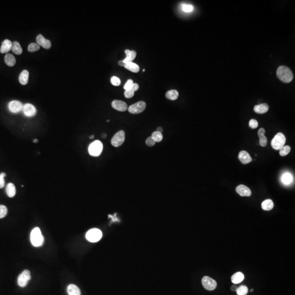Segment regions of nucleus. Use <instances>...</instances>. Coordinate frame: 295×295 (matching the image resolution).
<instances>
[{"instance_id":"obj_1","label":"nucleus","mask_w":295,"mask_h":295,"mask_svg":"<svg viewBox=\"0 0 295 295\" xmlns=\"http://www.w3.org/2000/svg\"><path fill=\"white\" fill-rule=\"evenodd\" d=\"M276 75L281 81L286 83L291 82L293 78L292 72L289 68L285 66L279 67L276 71Z\"/></svg>"},{"instance_id":"obj_2","label":"nucleus","mask_w":295,"mask_h":295,"mask_svg":"<svg viewBox=\"0 0 295 295\" xmlns=\"http://www.w3.org/2000/svg\"><path fill=\"white\" fill-rule=\"evenodd\" d=\"M31 241L32 244L35 247H40L43 244L44 242V237L39 228H35L32 231L31 233Z\"/></svg>"},{"instance_id":"obj_3","label":"nucleus","mask_w":295,"mask_h":295,"mask_svg":"<svg viewBox=\"0 0 295 295\" xmlns=\"http://www.w3.org/2000/svg\"><path fill=\"white\" fill-rule=\"evenodd\" d=\"M286 138L282 133H278L271 141L272 147L275 150H279L284 146Z\"/></svg>"},{"instance_id":"obj_4","label":"nucleus","mask_w":295,"mask_h":295,"mask_svg":"<svg viewBox=\"0 0 295 295\" xmlns=\"http://www.w3.org/2000/svg\"><path fill=\"white\" fill-rule=\"evenodd\" d=\"M103 150V144L99 141H95L88 147V153L91 156H98L101 154Z\"/></svg>"},{"instance_id":"obj_5","label":"nucleus","mask_w":295,"mask_h":295,"mask_svg":"<svg viewBox=\"0 0 295 295\" xmlns=\"http://www.w3.org/2000/svg\"><path fill=\"white\" fill-rule=\"evenodd\" d=\"M102 237V233L101 230L97 228H93L89 230L86 234V238L90 242H97L99 241Z\"/></svg>"},{"instance_id":"obj_6","label":"nucleus","mask_w":295,"mask_h":295,"mask_svg":"<svg viewBox=\"0 0 295 295\" xmlns=\"http://www.w3.org/2000/svg\"><path fill=\"white\" fill-rule=\"evenodd\" d=\"M125 139V134L124 131L120 130L116 133L115 135L112 138L111 140V144L115 147H118L121 146L124 142Z\"/></svg>"},{"instance_id":"obj_7","label":"nucleus","mask_w":295,"mask_h":295,"mask_svg":"<svg viewBox=\"0 0 295 295\" xmlns=\"http://www.w3.org/2000/svg\"><path fill=\"white\" fill-rule=\"evenodd\" d=\"M146 108V103L143 101L138 102L128 108V110L132 114H139L143 112Z\"/></svg>"},{"instance_id":"obj_8","label":"nucleus","mask_w":295,"mask_h":295,"mask_svg":"<svg viewBox=\"0 0 295 295\" xmlns=\"http://www.w3.org/2000/svg\"><path fill=\"white\" fill-rule=\"evenodd\" d=\"M203 287L207 290L212 291L215 290L217 286V283L215 280L208 276H205L202 279Z\"/></svg>"},{"instance_id":"obj_9","label":"nucleus","mask_w":295,"mask_h":295,"mask_svg":"<svg viewBox=\"0 0 295 295\" xmlns=\"http://www.w3.org/2000/svg\"><path fill=\"white\" fill-rule=\"evenodd\" d=\"M31 279V274L29 271L25 270L22 273L19 275L18 279V283L20 287H24L28 284V282Z\"/></svg>"},{"instance_id":"obj_10","label":"nucleus","mask_w":295,"mask_h":295,"mask_svg":"<svg viewBox=\"0 0 295 295\" xmlns=\"http://www.w3.org/2000/svg\"><path fill=\"white\" fill-rule=\"evenodd\" d=\"M23 111L24 114L28 117L34 116L36 115V113H37L36 108L35 107L34 105L30 103H26L23 105Z\"/></svg>"},{"instance_id":"obj_11","label":"nucleus","mask_w":295,"mask_h":295,"mask_svg":"<svg viewBox=\"0 0 295 295\" xmlns=\"http://www.w3.org/2000/svg\"><path fill=\"white\" fill-rule=\"evenodd\" d=\"M8 108L12 113H18L23 110V105L18 101H12L9 103Z\"/></svg>"},{"instance_id":"obj_12","label":"nucleus","mask_w":295,"mask_h":295,"mask_svg":"<svg viewBox=\"0 0 295 295\" xmlns=\"http://www.w3.org/2000/svg\"><path fill=\"white\" fill-rule=\"evenodd\" d=\"M112 107L120 112H125L128 110L126 103L121 100H114L112 102Z\"/></svg>"},{"instance_id":"obj_13","label":"nucleus","mask_w":295,"mask_h":295,"mask_svg":"<svg viewBox=\"0 0 295 295\" xmlns=\"http://www.w3.org/2000/svg\"><path fill=\"white\" fill-rule=\"evenodd\" d=\"M36 40H37V44L40 46H42L43 48L49 49L51 48V41L48 40L46 39L40 34L38 35V36H37Z\"/></svg>"},{"instance_id":"obj_14","label":"nucleus","mask_w":295,"mask_h":295,"mask_svg":"<svg viewBox=\"0 0 295 295\" xmlns=\"http://www.w3.org/2000/svg\"><path fill=\"white\" fill-rule=\"evenodd\" d=\"M236 192L238 193L240 196H247L249 197L251 195V191L249 188L244 185H239L236 189Z\"/></svg>"},{"instance_id":"obj_15","label":"nucleus","mask_w":295,"mask_h":295,"mask_svg":"<svg viewBox=\"0 0 295 295\" xmlns=\"http://www.w3.org/2000/svg\"><path fill=\"white\" fill-rule=\"evenodd\" d=\"M238 158L243 164H248L251 162L252 158L249 153L246 151H241L238 155Z\"/></svg>"},{"instance_id":"obj_16","label":"nucleus","mask_w":295,"mask_h":295,"mask_svg":"<svg viewBox=\"0 0 295 295\" xmlns=\"http://www.w3.org/2000/svg\"><path fill=\"white\" fill-rule=\"evenodd\" d=\"M125 53L126 54V57L123 60V62L125 63L132 62L133 60L136 57L137 55V53L135 51H130L129 49L125 50Z\"/></svg>"},{"instance_id":"obj_17","label":"nucleus","mask_w":295,"mask_h":295,"mask_svg":"<svg viewBox=\"0 0 295 295\" xmlns=\"http://www.w3.org/2000/svg\"><path fill=\"white\" fill-rule=\"evenodd\" d=\"M12 46V43L11 40H5L2 42V45L0 48V52L1 53H6L11 51Z\"/></svg>"},{"instance_id":"obj_18","label":"nucleus","mask_w":295,"mask_h":295,"mask_svg":"<svg viewBox=\"0 0 295 295\" xmlns=\"http://www.w3.org/2000/svg\"><path fill=\"white\" fill-rule=\"evenodd\" d=\"M269 110V107L266 103H262L259 105H255L254 110L258 114H264Z\"/></svg>"},{"instance_id":"obj_19","label":"nucleus","mask_w":295,"mask_h":295,"mask_svg":"<svg viewBox=\"0 0 295 295\" xmlns=\"http://www.w3.org/2000/svg\"><path fill=\"white\" fill-rule=\"evenodd\" d=\"M244 279V276L242 272H237L231 276V281L234 284L242 282Z\"/></svg>"},{"instance_id":"obj_20","label":"nucleus","mask_w":295,"mask_h":295,"mask_svg":"<svg viewBox=\"0 0 295 295\" xmlns=\"http://www.w3.org/2000/svg\"><path fill=\"white\" fill-rule=\"evenodd\" d=\"M29 73L27 70L23 71L19 76V80L20 83L24 85L27 84L29 80Z\"/></svg>"},{"instance_id":"obj_21","label":"nucleus","mask_w":295,"mask_h":295,"mask_svg":"<svg viewBox=\"0 0 295 295\" xmlns=\"http://www.w3.org/2000/svg\"><path fill=\"white\" fill-rule=\"evenodd\" d=\"M67 292L69 295H81L80 289L76 285H69L67 287Z\"/></svg>"},{"instance_id":"obj_22","label":"nucleus","mask_w":295,"mask_h":295,"mask_svg":"<svg viewBox=\"0 0 295 295\" xmlns=\"http://www.w3.org/2000/svg\"><path fill=\"white\" fill-rule=\"evenodd\" d=\"M124 67L133 73H138L139 71V66L133 62L125 63Z\"/></svg>"},{"instance_id":"obj_23","label":"nucleus","mask_w":295,"mask_h":295,"mask_svg":"<svg viewBox=\"0 0 295 295\" xmlns=\"http://www.w3.org/2000/svg\"><path fill=\"white\" fill-rule=\"evenodd\" d=\"M281 179H282V183L287 185L292 183V181L293 180V177L291 173L287 172L282 174Z\"/></svg>"},{"instance_id":"obj_24","label":"nucleus","mask_w":295,"mask_h":295,"mask_svg":"<svg viewBox=\"0 0 295 295\" xmlns=\"http://www.w3.org/2000/svg\"><path fill=\"white\" fill-rule=\"evenodd\" d=\"M4 61L7 65L8 66H13L16 63V60L14 56L11 54H7L4 56Z\"/></svg>"},{"instance_id":"obj_25","label":"nucleus","mask_w":295,"mask_h":295,"mask_svg":"<svg viewBox=\"0 0 295 295\" xmlns=\"http://www.w3.org/2000/svg\"><path fill=\"white\" fill-rule=\"evenodd\" d=\"M261 207L265 211H270L274 207V203L270 199L266 200L262 203Z\"/></svg>"},{"instance_id":"obj_26","label":"nucleus","mask_w":295,"mask_h":295,"mask_svg":"<svg viewBox=\"0 0 295 295\" xmlns=\"http://www.w3.org/2000/svg\"><path fill=\"white\" fill-rule=\"evenodd\" d=\"M6 193L9 197H13L15 195L16 189L13 184L9 183L7 185Z\"/></svg>"},{"instance_id":"obj_27","label":"nucleus","mask_w":295,"mask_h":295,"mask_svg":"<svg viewBox=\"0 0 295 295\" xmlns=\"http://www.w3.org/2000/svg\"><path fill=\"white\" fill-rule=\"evenodd\" d=\"M12 51L13 53L17 55H20L23 52V49L20 44H19V43L17 41H15L12 43Z\"/></svg>"},{"instance_id":"obj_28","label":"nucleus","mask_w":295,"mask_h":295,"mask_svg":"<svg viewBox=\"0 0 295 295\" xmlns=\"http://www.w3.org/2000/svg\"><path fill=\"white\" fill-rule=\"evenodd\" d=\"M179 96V93L175 90L168 91L166 94V97L171 100H175Z\"/></svg>"},{"instance_id":"obj_29","label":"nucleus","mask_w":295,"mask_h":295,"mask_svg":"<svg viewBox=\"0 0 295 295\" xmlns=\"http://www.w3.org/2000/svg\"><path fill=\"white\" fill-rule=\"evenodd\" d=\"M180 8L181 11L185 13H190L194 11V6L190 4L187 3H181L180 4Z\"/></svg>"},{"instance_id":"obj_30","label":"nucleus","mask_w":295,"mask_h":295,"mask_svg":"<svg viewBox=\"0 0 295 295\" xmlns=\"http://www.w3.org/2000/svg\"><path fill=\"white\" fill-rule=\"evenodd\" d=\"M236 292L238 295H246L248 292V289L246 286L242 285L237 288Z\"/></svg>"},{"instance_id":"obj_31","label":"nucleus","mask_w":295,"mask_h":295,"mask_svg":"<svg viewBox=\"0 0 295 295\" xmlns=\"http://www.w3.org/2000/svg\"><path fill=\"white\" fill-rule=\"evenodd\" d=\"M152 138L155 142H160L162 140L163 136L162 133L158 132V131H155L152 133Z\"/></svg>"},{"instance_id":"obj_32","label":"nucleus","mask_w":295,"mask_h":295,"mask_svg":"<svg viewBox=\"0 0 295 295\" xmlns=\"http://www.w3.org/2000/svg\"><path fill=\"white\" fill-rule=\"evenodd\" d=\"M291 151V148L290 146H284L279 150V154L280 156H285L290 153Z\"/></svg>"},{"instance_id":"obj_33","label":"nucleus","mask_w":295,"mask_h":295,"mask_svg":"<svg viewBox=\"0 0 295 295\" xmlns=\"http://www.w3.org/2000/svg\"><path fill=\"white\" fill-rule=\"evenodd\" d=\"M40 49V46L37 43H32L29 44L28 46V51L30 52H35L38 51Z\"/></svg>"},{"instance_id":"obj_34","label":"nucleus","mask_w":295,"mask_h":295,"mask_svg":"<svg viewBox=\"0 0 295 295\" xmlns=\"http://www.w3.org/2000/svg\"><path fill=\"white\" fill-rule=\"evenodd\" d=\"M8 210L4 205H0V219L5 217L7 214Z\"/></svg>"},{"instance_id":"obj_35","label":"nucleus","mask_w":295,"mask_h":295,"mask_svg":"<svg viewBox=\"0 0 295 295\" xmlns=\"http://www.w3.org/2000/svg\"><path fill=\"white\" fill-rule=\"evenodd\" d=\"M110 82H111L113 85L116 87V86H119L120 85L121 81H120V79L118 77H115V76H113L110 79Z\"/></svg>"},{"instance_id":"obj_36","label":"nucleus","mask_w":295,"mask_h":295,"mask_svg":"<svg viewBox=\"0 0 295 295\" xmlns=\"http://www.w3.org/2000/svg\"><path fill=\"white\" fill-rule=\"evenodd\" d=\"M259 138L260 145L261 147H265L266 146H267V137H266L264 135V136H262L259 137Z\"/></svg>"},{"instance_id":"obj_37","label":"nucleus","mask_w":295,"mask_h":295,"mask_svg":"<svg viewBox=\"0 0 295 295\" xmlns=\"http://www.w3.org/2000/svg\"><path fill=\"white\" fill-rule=\"evenodd\" d=\"M258 124H258L257 120H256L255 119H251L249 121V126L250 127L251 129H254L257 128V126H258Z\"/></svg>"},{"instance_id":"obj_38","label":"nucleus","mask_w":295,"mask_h":295,"mask_svg":"<svg viewBox=\"0 0 295 295\" xmlns=\"http://www.w3.org/2000/svg\"><path fill=\"white\" fill-rule=\"evenodd\" d=\"M133 83H133L132 79H129V80L127 81L126 84H125L124 88L125 90H130V88H131Z\"/></svg>"},{"instance_id":"obj_39","label":"nucleus","mask_w":295,"mask_h":295,"mask_svg":"<svg viewBox=\"0 0 295 295\" xmlns=\"http://www.w3.org/2000/svg\"><path fill=\"white\" fill-rule=\"evenodd\" d=\"M155 142L154 141V139L152 138V137H148L147 139H146V143L147 146L149 147H153L155 145Z\"/></svg>"},{"instance_id":"obj_40","label":"nucleus","mask_w":295,"mask_h":295,"mask_svg":"<svg viewBox=\"0 0 295 295\" xmlns=\"http://www.w3.org/2000/svg\"><path fill=\"white\" fill-rule=\"evenodd\" d=\"M135 93L131 90H125L124 93L125 97L127 99H130L134 96Z\"/></svg>"},{"instance_id":"obj_41","label":"nucleus","mask_w":295,"mask_h":295,"mask_svg":"<svg viewBox=\"0 0 295 295\" xmlns=\"http://www.w3.org/2000/svg\"><path fill=\"white\" fill-rule=\"evenodd\" d=\"M139 85H138V84H137V83H133L131 88H130V89L129 90L132 91L135 93V91H136L138 90L139 89Z\"/></svg>"},{"instance_id":"obj_42","label":"nucleus","mask_w":295,"mask_h":295,"mask_svg":"<svg viewBox=\"0 0 295 295\" xmlns=\"http://www.w3.org/2000/svg\"><path fill=\"white\" fill-rule=\"evenodd\" d=\"M4 184H5V182H4V177L0 175V189L4 187Z\"/></svg>"},{"instance_id":"obj_43","label":"nucleus","mask_w":295,"mask_h":295,"mask_svg":"<svg viewBox=\"0 0 295 295\" xmlns=\"http://www.w3.org/2000/svg\"><path fill=\"white\" fill-rule=\"evenodd\" d=\"M265 130L264 128H261V129H259V130L258 131V136L259 137H260V136H264L265 134Z\"/></svg>"},{"instance_id":"obj_44","label":"nucleus","mask_w":295,"mask_h":295,"mask_svg":"<svg viewBox=\"0 0 295 295\" xmlns=\"http://www.w3.org/2000/svg\"><path fill=\"white\" fill-rule=\"evenodd\" d=\"M237 288H238V287H237L236 285H233V286L231 287V290L232 291H236Z\"/></svg>"},{"instance_id":"obj_45","label":"nucleus","mask_w":295,"mask_h":295,"mask_svg":"<svg viewBox=\"0 0 295 295\" xmlns=\"http://www.w3.org/2000/svg\"><path fill=\"white\" fill-rule=\"evenodd\" d=\"M125 64V63L123 62V60H122V61H119L118 62V65L124 67Z\"/></svg>"},{"instance_id":"obj_46","label":"nucleus","mask_w":295,"mask_h":295,"mask_svg":"<svg viewBox=\"0 0 295 295\" xmlns=\"http://www.w3.org/2000/svg\"><path fill=\"white\" fill-rule=\"evenodd\" d=\"M158 131V132L162 133V131H163V129H162V128L161 127H158V129H157V131Z\"/></svg>"},{"instance_id":"obj_47","label":"nucleus","mask_w":295,"mask_h":295,"mask_svg":"<svg viewBox=\"0 0 295 295\" xmlns=\"http://www.w3.org/2000/svg\"><path fill=\"white\" fill-rule=\"evenodd\" d=\"M106 137H107V135H106V134H105V133H103V134L102 135V137L103 138H105Z\"/></svg>"},{"instance_id":"obj_48","label":"nucleus","mask_w":295,"mask_h":295,"mask_svg":"<svg viewBox=\"0 0 295 295\" xmlns=\"http://www.w3.org/2000/svg\"><path fill=\"white\" fill-rule=\"evenodd\" d=\"M0 175H2V177H3L4 178V177L6 176V174H5L4 173H2L1 174H0Z\"/></svg>"},{"instance_id":"obj_49","label":"nucleus","mask_w":295,"mask_h":295,"mask_svg":"<svg viewBox=\"0 0 295 295\" xmlns=\"http://www.w3.org/2000/svg\"><path fill=\"white\" fill-rule=\"evenodd\" d=\"M34 143H37V142H38V140H37V139H34Z\"/></svg>"},{"instance_id":"obj_50","label":"nucleus","mask_w":295,"mask_h":295,"mask_svg":"<svg viewBox=\"0 0 295 295\" xmlns=\"http://www.w3.org/2000/svg\"><path fill=\"white\" fill-rule=\"evenodd\" d=\"M94 137V135H93V136H90V139H93Z\"/></svg>"},{"instance_id":"obj_51","label":"nucleus","mask_w":295,"mask_h":295,"mask_svg":"<svg viewBox=\"0 0 295 295\" xmlns=\"http://www.w3.org/2000/svg\"><path fill=\"white\" fill-rule=\"evenodd\" d=\"M253 291H254V289H251V290H250L251 292H253Z\"/></svg>"}]
</instances>
